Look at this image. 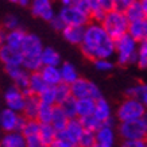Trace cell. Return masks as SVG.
Returning a JSON list of instances; mask_svg holds the SVG:
<instances>
[{
    "label": "cell",
    "instance_id": "6da1fadb",
    "mask_svg": "<svg viewBox=\"0 0 147 147\" xmlns=\"http://www.w3.org/2000/svg\"><path fill=\"white\" fill-rule=\"evenodd\" d=\"M80 47L82 54L90 61L111 58L115 54V39L104 30L100 22H89L85 26Z\"/></svg>",
    "mask_w": 147,
    "mask_h": 147
},
{
    "label": "cell",
    "instance_id": "7a4b0ae2",
    "mask_svg": "<svg viewBox=\"0 0 147 147\" xmlns=\"http://www.w3.org/2000/svg\"><path fill=\"white\" fill-rule=\"evenodd\" d=\"M43 45L42 40L35 34L26 32L24 39L20 46V53L23 55L22 66L27 71H36L39 70L42 63H40V53H42Z\"/></svg>",
    "mask_w": 147,
    "mask_h": 147
},
{
    "label": "cell",
    "instance_id": "3957f363",
    "mask_svg": "<svg viewBox=\"0 0 147 147\" xmlns=\"http://www.w3.org/2000/svg\"><path fill=\"white\" fill-rule=\"evenodd\" d=\"M138 40H135L128 32L115 39V54L116 62L120 66H127L136 62Z\"/></svg>",
    "mask_w": 147,
    "mask_h": 147
},
{
    "label": "cell",
    "instance_id": "277c9868",
    "mask_svg": "<svg viewBox=\"0 0 147 147\" xmlns=\"http://www.w3.org/2000/svg\"><path fill=\"white\" fill-rule=\"evenodd\" d=\"M101 26L104 27V30L109 34V35L116 39L120 35L127 32V28H128V19L125 16V13L123 9L119 8H112L109 11L105 12L104 18H102Z\"/></svg>",
    "mask_w": 147,
    "mask_h": 147
},
{
    "label": "cell",
    "instance_id": "5b68a950",
    "mask_svg": "<svg viewBox=\"0 0 147 147\" xmlns=\"http://www.w3.org/2000/svg\"><path fill=\"white\" fill-rule=\"evenodd\" d=\"M147 109L144 108L142 102L135 97H127L119 104V107L116 109V117L119 121H128L135 120V119H140L143 117L144 112Z\"/></svg>",
    "mask_w": 147,
    "mask_h": 147
},
{
    "label": "cell",
    "instance_id": "8992f818",
    "mask_svg": "<svg viewBox=\"0 0 147 147\" xmlns=\"http://www.w3.org/2000/svg\"><path fill=\"white\" fill-rule=\"evenodd\" d=\"M119 135L125 139H147V120L144 117L135 120L120 121Z\"/></svg>",
    "mask_w": 147,
    "mask_h": 147
},
{
    "label": "cell",
    "instance_id": "52a82bcc",
    "mask_svg": "<svg viewBox=\"0 0 147 147\" xmlns=\"http://www.w3.org/2000/svg\"><path fill=\"white\" fill-rule=\"evenodd\" d=\"M70 88V96L74 98H84L89 97L93 100H97L98 97H101V90L93 81L86 80V78H81L78 77L73 84L69 85Z\"/></svg>",
    "mask_w": 147,
    "mask_h": 147
},
{
    "label": "cell",
    "instance_id": "ba28073f",
    "mask_svg": "<svg viewBox=\"0 0 147 147\" xmlns=\"http://www.w3.org/2000/svg\"><path fill=\"white\" fill-rule=\"evenodd\" d=\"M26 117L13 109L5 107L0 111V131L9 132V131H20Z\"/></svg>",
    "mask_w": 147,
    "mask_h": 147
},
{
    "label": "cell",
    "instance_id": "9c48e42d",
    "mask_svg": "<svg viewBox=\"0 0 147 147\" xmlns=\"http://www.w3.org/2000/svg\"><path fill=\"white\" fill-rule=\"evenodd\" d=\"M58 16L63 20L65 26H86L90 20L88 13L77 9L73 5L61 7L59 12H58Z\"/></svg>",
    "mask_w": 147,
    "mask_h": 147
},
{
    "label": "cell",
    "instance_id": "30bf717a",
    "mask_svg": "<svg viewBox=\"0 0 147 147\" xmlns=\"http://www.w3.org/2000/svg\"><path fill=\"white\" fill-rule=\"evenodd\" d=\"M24 98H26V93L19 89L18 86H15V85L8 86L4 90V94H3V100H4L5 107L16 112H20V113H22L23 105H24Z\"/></svg>",
    "mask_w": 147,
    "mask_h": 147
},
{
    "label": "cell",
    "instance_id": "8fae6325",
    "mask_svg": "<svg viewBox=\"0 0 147 147\" xmlns=\"http://www.w3.org/2000/svg\"><path fill=\"white\" fill-rule=\"evenodd\" d=\"M31 13L36 18L45 22H50L55 15V9L53 7L51 0H31L30 1Z\"/></svg>",
    "mask_w": 147,
    "mask_h": 147
},
{
    "label": "cell",
    "instance_id": "7c38bea8",
    "mask_svg": "<svg viewBox=\"0 0 147 147\" xmlns=\"http://www.w3.org/2000/svg\"><path fill=\"white\" fill-rule=\"evenodd\" d=\"M7 76L13 81V85L18 86L20 90H23L26 94H28V76L30 71H27L23 66H8L4 67Z\"/></svg>",
    "mask_w": 147,
    "mask_h": 147
},
{
    "label": "cell",
    "instance_id": "4fadbf2b",
    "mask_svg": "<svg viewBox=\"0 0 147 147\" xmlns=\"http://www.w3.org/2000/svg\"><path fill=\"white\" fill-rule=\"evenodd\" d=\"M82 131H84V127L81 124L80 119H78V117H73V119H69L66 127H65L62 131H58L57 136L58 138L66 139V140L74 143L77 146V140H78V138H80V135Z\"/></svg>",
    "mask_w": 147,
    "mask_h": 147
},
{
    "label": "cell",
    "instance_id": "5bb4252c",
    "mask_svg": "<svg viewBox=\"0 0 147 147\" xmlns=\"http://www.w3.org/2000/svg\"><path fill=\"white\" fill-rule=\"evenodd\" d=\"M23 55L20 50L12 49L8 45L0 46V62L4 65V67L8 66H22Z\"/></svg>",
    "mask_w": 147,
    "mask_h": 147
},
{
    "label": "cell",
    "instance_id": "9a60e30c",
    "mask_svg": "<svg viewBox=\"0 0 147 147\" xmlns=\"http://www.w3.org/2000/svg\"><path fill=\"white\" fill-rule=\"evenodd\" d=\"M94 135H96V143H100V144L107 146V147L115 146L116 132H115V129H113L112 121L111 123H102V124L94 131Z\"/></svg>",
    "mask_w": 147,
    "mask_h": 147
},
{
    "label": "cell",
    "instance_id": "2e32d148",
    "mask_svg": "<svg viewBox=\"0 0 147 147\" xmlns=\"http://www.w3.org/2000/svg\"><path fill=\"white\" fill-rule=\"evenodd\" d=\"M93 115L96 116L100 123H111L112 121V108L111 104L105 97H98L94 100V111Z\"/></svg>",
    "mask_w": 147,
    "mask_h": 147
},
{
    "label": "cell",
    "instance_id": "e0dca14e",
    "mask_svg": "<svg viewBox=\"0 0 147 147\" xmlns=\"http://www.w3.org/2000/svg\"><path fill=\"white\" fill-rule=\"evenodd\" d=\"M0 147H26V136L20 131L1 132Z\"/></svg>",
    "mask_w": 147,
    "mask_h": 147
},
{
    "label": "cell",
    "instance_id": "ac0fdd59",
    "mask_svg": "<svg viewBox=\"0 0 147 147\" xmlns=\"http://www.w3.org/2000/svg\"><path fill=\"white\" fill-rule=\"evenodd\" d=\"M85 26H65L62 28V36L63 39L71 43V45H78L80 46L82 36H84Z\"/></svg>",
    "mask_w": 147,
    "mask_h": 147
},
{
    "label": "cell",
    "instance_id": "d6986e66",
    "mask_svg": "<svg viewBox=\"0 0 147 147\" xmlns=\"http://www.w3.org/2000/svg\"><path fill=\"white\" fill-rule=\"evenodd\" d=\"M39 98L35 94L28 93L26 94V98H24V105H23L22 109V115L26 117V119H35L36 113H38V108H39Z\"/></svg>",
    "mask_w": 147,
    "mask_h": 147
},
{
    "label": "cell",
    "instance_id": "ffe728a7",
    "mask_svg": "<svg viewBox=\"0 0 147 147\" xmlns=\"http://www.w3.org/2000/svg\"><path fill=\"white\" fill-rule=\"evenodd\" d=\"M62 62L61 54L54 47H43L40 53V63L42 66H59Z\"/></svg>",
    "mask_w": 147,
    "mask_h": 147
},
{
    "label": "cell",
    "instance_id": "44dd1931",
    "mask_svg": "<svg viewBox=\"0 0 147 147\" xmlns=\"http://www.w3.org/2000/svg\"><path fill=\"white\" fill-rule=\"evenodd\" d=\"M39 73L45 82L50 86H55L61 82V73L59 66H40Z\"/></svg>",
    "mask_w": 147,
    "mask_h": 147
},
{
    "label": "cell",
    "instance_id": "7402d4cb",
    "mask_svg": "<svg viewBox=\"0 0 147 147\" xmlns=\"http://www.w3.org/2000/svg\"><path fill=\"white\" fill-rule=\"evenodd\" d=\"M67 121H69V117L66 116V113L63 112V109L61 108V105L55 104L53 107V115H51V120H50V124L53 125V128L55 131H62L65 127H66Z\"/></svg>",
    "mask_w": 147,
    "mask_h": 147
},
{
    "label": "cell",
    "instance_id": "603a6c76",
    "mask_svg": "<svg viewBox=\"0 0 147 147\" xmlns=\"http://www.w3.org/2000/svg\"><path fill=\"white\" fill-rule=\"evenodd\" d=\"M46 86H47V84H46L45 80L42 78L39 70L30 71V76H28V88H27V89H28V93L38 96Z\"/></svg>",
    "mask_w": 147,
    "mask_h": 147
},
{
    "label": "cell",
    "instance_id": "cb8c5ba5",
    "mask_svg": "<svg viewBox=\"0 0 147 147\" xmlns=\"http://www.w3.org/2000/svg\"><path fill=\"white\" fill-rule=\"evenodd\" d=\"M24 35H26V31L22 30L20 27L18 28H13V30H9L5 34V45H8L9 47L16 50H20V46H22V42L24 39Z\"/></svg>",
    "mask_w": 147,
    "mask_h": 147
},
{
    "label": "cell",
    "instance_id": "d4e9b609",
    "mask_svg": "<svg viewBox=\"0 0 147 147\" xmlns=\"http://www.w3.org/2000/svg\"><path fill=\"white\" fill-rule=\"evenodd\" d=\"M59 73H61V81L65 84L70 85L78 78V71H77L76 66L70 62H61L59 65Z\"/></svg>",
    "mask_w": 147,
    "mask_h": 147
},
{
    "label": "cell",
    "instance_id": "484cf974",
    "mask_svg": "<svg viewBox=\"0 0 147 147\" xmlns=\"http://www.w3.org/2000/svg\"><path fill=\"white\" fill-rule=\"evenodd\" d=\"M125 94L129 97L138 98L147 109V82H140V84H135L132 86H129L125 90Z\"/></svg>",
    "mask_w": 147,
    "mask_h": 147
},
{
    "label": "cell",
    "instance_id": "4316f807",
    "mask_svg": "<svg viewBox=\"0 0 147 147\" xmlns=\"http://www.w3.org/2000/svg\"><path fill=\"white\" fill-rule=\"evenodd\" d=\"M94 100L89 97L76 98V113L77 117H84L88 115H93Z\"/></svg>",
    "mask_w": 147,
    "mask_h": 147
},
{
    "label": "cell",
    "instance_id": "83f0119b",
    "mask_svg": "<svg viewBox=\"0 0 147 147\" xmlns=\"http://www.w3.org/2000/svg\"><path fill=\"white\" fill-rule=\"evenodd\" d=\"M127 32H128L135 40H138V42L144 39V18L139 19V20L129 22Z\"/></svg>",
    "mask_w": 147,
    "mask_h": 147
},
{
    "label": "cell",
    "instance_id": "f1b7e54d",
    "mask_svg": "<svg viewBox=\"0 0 147 147\" xmlns=\"http://www.w3.org/2000/svg\"><path fill=\"white\" fill-rule=\"evenodd\" d=\"M124 13H125V16H127V19H128V22L139 20V19L144 18L142 4H140V0H135L134 3H131L128 7H125Z\"/></svg>",
    "mask_w": 147,
    "mask_h": 147
},
{
    "label": "cell",
    "instance_id": "f546056e",
    "mask_svg": "<svg viewBox=\"0 0 147 147\" xmlns=\"http://www.w3.org/2000/svg\"><path fill=\"white\" fill-rule=\"evenodd\" d=\"M136 65L143 70H147V39L138 42V51H136Z\"/></svg>",
    "mask_w": 147,
    "mask_h": 147
},
{
    "label": "cell",
    "instance_id": "4dcf8cb0",
    "mask_svg": "<svg viewBox=\"0 0 147 147\" xmlns=\"http://www.w3.org/2000/svg\"><path fill=\"white\" fill-rule=\"evenodd\" d=\"M53 107L50 104H45V102H40L39 108H38V113H36V120L39 121L40 124H46L50 123L51 120V115H53Z\"/></svg>",
    "mask_w": 147,
    "mask_h": 147
},
{
    "label": "cell",
    "instance_id": "1f68e13d",
    "mask_svg": "<svg viewBox=\"0 0 147 147\" xmlns=\"http://www.w3.org/2000/svg\"><path fill=\"white\" fill-rule=\"evenodd\" d=\"M39 128H40V123L36 120V119H26L24 123H23V125H22L20 132H22V134L27 138V136L38 135Z\"/></svg>",
    "mask_w": 147,
    "mask_h": 147
},
{
    "label": "cell",
    "instance_id": "d6a6232c",
    "mask_svg": "<svg viewBox=\"0 0 147 147\" xmlns=\"http://www.w3.org/2000/svg\"><path fill=\"white\" fill-rule=\"evenodd\" d=\"M38 135H39L40 139H42L45 143L50 144L54 139L57 138V131L53 128V125L50 124V123H46V124H40Z\"/></svg>",
    "mask_w": 147,
    "mask_h": 147
},
{
    "label": "cell",
    "instance_id": "836d02e7",
    "mask_svg": "<svg viewBox=\"0 0 147 147\" xmlns=\"http://www.w3.org/2000/svg\"><path fill=\"white\" fill-rule=\"evenodd\" d=\"M54 90H55V104H61L67 97H70V88L62 81L54 86Z\"/></svg>",
    "mask_w": 147,
    "mask_h": 147
},
{
    "label": "cell",
    "instance_id": "e575fe53",
    "mask_svg": "<svg viewBox=\"0 0 147 147\" xmlns=\"http://www.w3.org/2000/svg\"><path fill=\"white\" fill-rule=\"evenodd\" d=\"M94 143H96L94 131L84 129V131L81 132L78 140H77V147H92Z\"/></svg>",
    "mask_w": 147,
    "mask_h": 147
},
{
    "label": "cell",
    "instance_id": "d590c367",
    "mask_svg": "<svg viewBox=\"0 0 147 147\" xmlns=\"http://www.w3.org/2000/svg\"><path fill=\"white\" fill-rule=\"evenodd\" d=\"M93 65L96 67V70H98L100 73H111L115 67V63L112 62L111 58H98L94 59Z\"/></svg>",
    "mask_w": 147,
    "mask_h": 147
},
{
    "label": "cell",
    "instance_id": "8d00e7d4",
    "mask_svg": "<svg viewBox=\"0 0 147 147\" xmlns=\"http://www.w3.org/2000/svg\"><path fill=\"white\" fill-rule=\"evenodd\" d=\"M38 98H39L40 102L50 104V105H55V90H54V86L47 85L45 89L38 94Z\"/></svg>",
    "mask_w": 147,
    "mask_h": 147
},
{
    "label": "cell",
    "instance_id": "74e56055",
    "mask_svg": "<svg viewBox=\"0 0 147 147\" xmlns=\"http://www.w3.org/2000/svg\"><path fill=\"white\" fill-rule=\"evenodd\" d=\"M61 108L63 109V112L66 113V116L69 119H73V117H77V113H76V98L74 97H67L65 101H62L61 104Z\"/></svg>",
    "mask_w": 147,
    "mask_h": 147
},
{
    "label": "cell",
    "instance_id": "f35d334b",
    "mask_svg": "<svg viewBox=\"0 0 147 147\" xmlns=\"http://www.w3.org/2000/svg\"><path fill=\"white\" fill-rule=\"evenodd\" d=\"M78 119H80L84 129H89V131H96L102 124V123H100L96 119L94 115H88V116H84V117H78Z\"/></svg>",
    "mask_w": 147,
    "mask_h": 147
},
{
    "label": "cell",
    "instance_id": "ab89813d",
    "mask_svg": "<svg viewBox=\"0 0 147 147\" xmlns=\"http://www.w3.org/2000/svg\"><path fill=\"white\" fill-rule=\"evenodd\" d=\"M3 27H4L5 31L13 30V28H18L19 27V19L15 15H7L3 20Z\"/></svg>",
    "mask_w": 147,
    "mask_h": 147
},
{
    "label": "cell",
    "instance_id": "60d3db41",
    "mask_svg": "<svg viewBox=\"0 0 147 147\" xmlns=\"http://www.w3.org/2000/svg\"><path fill=\"white\" fill-rule=\"evenodd\" d=\"M26 147H49V144L43 142L39 135H32L26 138Z\"/></svg>",
    "mask_w": 147,
    "mask_h": 147
},
{
    "label": "cell",
    "instance_id": "b9f144b4",
    "mask_svg": "<svg viewBox=\"0 0 147 147\" xmlns=\"http://www.w3.org/2000/svg\"><path fill=\"white\" fill-rule=\"evenodd\" d=\"M120 147H147L146 139H125L120 144Z\"/></svg>",
    "mask_w": 147,
    "mask_h": 147
},
{
    "label": "cell",
    "instance_id": "7bdbcfd3",
    "mask_svg": "<svg viewBox=\"0 0 147 147\" xmlns=\"http://www.w3.org/2000/svg\"><path fill=\"white\" fill-rule=\"evenodd\" d=\"M71 5L76 7L77 9H80L82 12L88 13L89 15V11H90V1L89 0H71Z\"/></svg>",
    "mask_w": 147,
    "mask_h": 147
},
{
    "label": "cell",
    "instance_id": "ee69618b",
    "mask_svg": "<svg viewBox=\"0 0 147 147\" xmlns=\"http://www.w3.org/2000/svg\"><path fill=\"white\" fill-rule=\"evenodd\" d=\"M49 147H77L74 143L69 142L66 139H62V138H55L53 142L49 144Z\"/></svg>",
    "mask_w": 147,
    "mask_h": 147
},
{
    "label": "cell",
    "instance_id": "f6af8a7d",
    "mask_svg": "<svg viewBox=\"0 0 147 147\" xmlns=\"http://www.w3.org/2000/svg\"><path fill=\"white\" fill-rule=\"evenodd\" d=\"M49 23H50V26L53 27L55 31H59V32L62 31V28L65 27V23H63L62 19L58 16V13H55V15H54V18L51 19Z\"/></svg>",
    "mask_w": 147,
    "mask_h": 147
},
{
    "label": "cell",
    "instance_id": "bcb514c9",
    "mask_svg": "<svg viewBox=\"0 0 147 147\" xmlns=\"http://www.w3.org/2000/svg\"><path fill=\"white\" fill-rule=\"evenodd\" d=\"M96 3H97L104 11H109V9L115 8V1H113V0H96Z\"/></svg>",
    "mask_w": 147,
    "mask_h": 147
},
{
    "label": "cell",
    "instance_id": "7dc6e473",
    "mask_svg": "<svg viewBox=\"0 0 147 147\" xmlns=\"http://www.w3.org/2000/svg\"><path fill=\"white\" fill-rule=\"evenodd\" d=\"M135 0H116L115 1V8H119V9H123L124 11L125 7H128L131 3H134Z\"/></svg>",
    "mask_w": 147,
    "mask_h": 147
},
{
    "label": "cell",
    "instance_id": "c3c4849f",
    "mask_svg": "<svg viewBox=\"0 0 147 147\" xmlns=\"http://www.w3.org/2000/svg\"><path fill=\"white\" fill-rule=\"evenodd\" d=\"M9 1H12V3H18V4L22 5V7H28L31 0H9Z\"/></svg>",
    "mask_w": 147,
    "mask_h": 147
},
{
    "label": "cell",
    "instance_id": "681fc988",
    "mask_svg": "<svg viewBox=\"0 0 147 147\" xmlns=\"http://www.w3.org/2000/svg\"><path fill=\"white\" fill-rule=\"evenodd\" d=\"M5 34H7V31H5L4 28H0V46L4 45V42H5Z\"/></svg>",
    "mask_w": 147,
    "mask_h": 147
},
{
    "label": "cell",
    "instance_id": "f907efd6",
    "mask_svg": "<svg viewBox=\"0 0 147 147\" xmlns=\"http://www.w3.org/2000/svg\"><path fill=\"white\" fill-rule=\"evenodd\" d=\"M140 4H142L143 13H144V18L147 19V0H140Z\"/></svg>",
    "mask_w": 147,
    "mask_h": 147
},
{
    "label": "cell",
    "instance_id": "816d5d0a",
    "mask_svg": "<svg viewBox=\"0 0 147 147\" xmlns=\"http://www.w3.org/2000/svg\"><path fill=\"white\" fill-rule=\"evenodd\" d=\"M59 4L61 7H67V5H71V0H59Z\"/></svg>",
    "mask_w": 147,
    "mask_h": 147
},
{
    "label": "cell",
    "instance_id": "f5cc1de1",
    "mask_svg": "<svg viewBox=\"0 0 147 147\" xmlns=\"http://www.w3.org/2000/svg\"><path fill=\"white\" fill-rule=\"evenodd\" d=\"M144 39H147V19L144 18Z\"/></svg>",
    "mask_w": 147,
    "mask_h": 147
},
{
    "label": "cell",
    "instance_id": "db71d44e",
    "mask_svg": "<svg viewBox=\"0 0 147 147\" xmlns=\"http://www.w3.org/2000/svg\"><path fill=\"white\" fill-rule=\"evenodd\" d=\"M92 147H107V146H102V144H100V143H94Z\"/></svg>",
    "mask_w": 147,
    "mask_h": 147
},
{
    "label": "cell",
    "instance_id": "11a10c76",
    "mask_svg": "<svg viewBox=\"0 0 147 147\" xmlns=\"http://www.w3.org/2000/svg\"><path fill=\"white\" fill-rule=\"evenodd\" d=\"M89 1H90V4H92V5L97 4V3H96V0H89ZM92 5H90V7H92Z\"/></svg>",
    "mask_w": 147,
    "mask_h": 147
},
{
    "label": "cell",
    "instance_id": "9f6ffc18",
    "mask_svg": "<svg viewBox=\"0 0 147 147\" xmlns=\"http://www.w3.org/2000/svg\"><path fill=\"white\" fill-rule=\"evenodd\" d=\"M0 136H1V131H0Z\"/></svg>",
    "mask_w": 147,
    "mask_h": 147
}]
</instances>
